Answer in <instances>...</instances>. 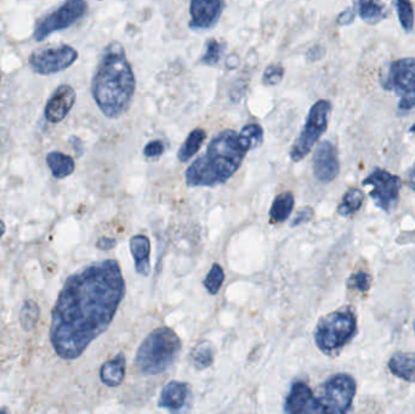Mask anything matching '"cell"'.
Listing matches in <instances>:
<instances>
[{
    "label": "cell",
    "mask_w": 415,
    "mask_h": 414,
    "mask_svg": "<svg viewBox=\"0 0 415 414\" xmlns=\"http://www.w3.org/2000/svg\"><path fill=\"white\" fill-rule=\"evenodd\" d=\"M125 294L117 260L89 265L69 276L52 309L50 339L63 360H76L115 318Z\"/></svg>",
    "instance_id": "1"
},
{
    "label": "cell",
    "mask_w": 415,
    "mask_h": 414,
    "mask_svg": "<svg viewBox=\"0 0 415 414\" xmlns=\"http://www.w3.org/2000/svg\"><path fill=\"white\" fill-rule=\"evenodd\" d=\"M135 88V76L124 47L120 42L109 43L91 80L95 102L106 117L118 118L129 109Z\"/></svg>",
    "instance_id": "2"
},
{
    "label": "cell",
    "mask_w": 415,
    "mask_h": 414,
    "mask_svg": "<svg viewBox=\"0 0 415 414\" xmlns=\"http://www.w3.org/2000/svg\"><path fill=\"white\" fill-rule=\"evenodd\" d=\"M248 152L239 134L234 130H223L210 141L205 153L187 168V185L213 187L229 182Z\"/></svg>",
    "instance_id": "3"
},
{
    "label": "cell",
    "mask_w": 415,
    "mask_h": 414,
    "mask_svg": "<svg viewBox=\"0 0 415 414\" xmlns=\"http://www.w3.org/2000/svg\"><path fill=\"white\" fill-rule=\"evenodd\" d=\"M356 393V382L348 374L328 378L316 396L304 382H295L287 395L286 414H348Z\"/></svg>",
    "instance_id": "4"
},
{
    "label": "cell",
    "mask_w": 415,
    "mask_h": 414,
    "mask_svg": "<svg viewBox=\"0 0 415 414\" xmlns=\"http://www.w3.org/2000/svg\"><path fill=\"white\" fill-rule=\"evenodd\" d=\"M181 339L169 327H159L142 342L135 364L144 374H159L174 363L181 351Z\"/></svg>",
    "instance_id": "5"
},
{
    "label": "cell",
    "mask_w": 415,
    "mask_h": 414,
    "mask_svg": "<svg viewBox=\"0 0 415 414\" xmlns=\"http://www.w3.org/2000/svg\"><path fill=\"white\" fill-rule=\"evenodd\" d=\"M357 331V320L350 309L334 311L318 322L315 342L321 351L334 353L345 347Z\"/></svg>",
    "instance_id": "6"
},
{
    "label": "cell",
    "mask_w": 415,
    "mask_h": 414,
    "mask_svg": "<svg viewBox=\"0 0 415 414\" xmlns=\"http://www.w3.org/2000/svg\"><path fill=\"white\" fill-rule=\"evenodd\" d=\"M332 111V104L327 100H319L312 106L306 123L296 139L291 150V160L293 162H300L311 152L313 146L327 130L329 114Z\"/></svg>",
    "instance_id": "7"
},
{
    "label": "cell",
    "mask_w": 415,
    "mask_h": 414,
    "mask_svg": "<svg viewBox=\"0 0 415 414\" xmlns=\"http://www.w3.org/2000/svg\"><path fill=\"white\" fill-rule=\"evenodd\" d=\"M385 89L400 96L399 107L410 111L415 106V58L405 57L391 63L384 83Z\"/></svg>",
    "instance_id": "8"
},
{
    "label": "cell",
    "mask_w": 415,
    "mask_h": 414,
    "mask_svg": "<svg viewBox=\"0 0 415 414\" xmlns=\"http://www.w3.org/2000/svg\"><path fill=\"white\" fill-rule=\"evenodd\" d=\"M88 9L83 0H69L36 23L34 39L43 42L55 32L63 31L82 19Z\"/></svg>",
    "instance_id": "9"
},
{
    "label": "cell",
    "mask_w": 415,
    "mask_h": 414,
    "mask_svg": "<svg viewBox=\"0 0 415 414\" xmlns=\"http://www.w3.org/2000/svg\"><path fill=\"white\" fill-rule=\"evenodd\" d=\"M363 185H372L373 190L369 196L373 198L375 206L390 213L394 210L396 204L400 201V190L402 186L400 176L394 175L384 169L375 171L363 180Z\"/></svg>",
    "instance_id": "10"
},
{
    "label": "cell",
    "mask_w": 415,
    "mask_h": 414,
    "mask_svg": "<svg viewBox=\"0 0 415 414\" xmlns=\"http://www.w3.org/2000/svg\"><path fill=\"white\" fill-rule=\"evenodd\" d=\"M78 58V52L69 45L44 47L32 54L30 65L32 69L42 76L63 72Z\"/></svg>",
    "instance_id": "11"
},
{
    "label": "cell",
    "mask_w": 415,
    "mask_h": 414,
    "mask_svg": "<svg viewBox=\"0 0 415 414\" xmlns=\"http://www.w3.org/2000/svg\"><path fill=\"white\" fill-rule=\"evenodd\" d=\"M340 163L335 146L329 141H323L317 146L313 155V173L319 182L328 184L337 179Z\"/></svg>",
    "instance_id": "12"
},
{
    "label": "cell",
    "mask_w": 415,
    "mask_h": 414,
    "mask_svg": "<svg viewBox=\"0 0 415 414\" xmlns=\"http://www.w3.org/2000/svg\"><path fill=\"white\" fill-rule=\"evenodd\" d=\"M225 3L220 0H193L190 6L192 30H209L218 23Z\"/></svg>",
    "instance_id": "13"
},
{
    "label": "cell",
    "mask_w": 415,
    "mask_h": 414,
    "mask_svg": "<svg viewBox=\"0 0 415 414\" xmlns=\"http://www.w3.org/2000/svg\"><path fill=\"white\" fill-rule=\"evenodd\" d=\"M76 91L71 85H60L50 98L47 100L45 109H44V117L50 123H58L67 117L69 111L72 109L76 102Z\"/></svg>",
    "instance_id": "14"
},
{
    "label": "cell",
    "mask_w": 415,
    "mask_h": 414,
    "mask_svg": "<svg viewBox=\"0 0 415 414\" xmlns=\"http://www.w3.org/2000/svg\"><path fill=\"white\" fill-rule=\"evenodd\" d=\"M190 386L181 382H170L166 384L161 393L158 407L168 409L172 413L179 414L186 408L190 399Z\"/></svg>",
    "instance_id": "15"
},
{
    "label": "cell",
    "mask_w": 415,
    "mask_h": 414,
    "mask_svg": "<svg viewBox=\"0 0 415 414\" xmlns=\"http://www.w3.org/2000/svg\"><path fill=\"white\" fill-rule=\"evenodd\" d=\"M130 252L135 261V269L137 274L148 276L150 271V239L145 235H136L130 239Z\"/></svg>",
    "instance_id": "16"
},
{
    "label": "cell",
    "mask_w": 415,
    "mask_h": 414,
    "mask_svg": "<svg viewBox=\"0 0 415 414\" xmlns=\"http://www.w3.org/2000/svg\"><path fill=\"white\" fill-rule=\"evenodd\" d=\"M125 369H126L125 356L123 353H118L113 360H109L101 367L100 379L104 385L111 388L120 386V384L124 382Z\"/></svg>",
    "instance_id": "17"
},
{
    "label": "cell",
    "mask_w": 415,
    "mask_h": 414,
    "mask_svg": "<svg viewBox=\"0 0 415 414\" xmlns=\"http://www.w3.org/2000/svg\"><path fill=\"white\" fill-rule=\"evenodd\" d=\"M390 371L397 378L408 383H415L414 352H397L389 361Z\"/></svg>",
    "instance_id": "18"
},
{
    "label": "cell",
    "mask_w": 415,
    "mask_h": 414,
    "mask_svg": "<svg viewBox=\"0 0 415 414\" xmlns=\"http://www.w3.org/2000/svg\"><path fill=\"white\" fill-rule=\"evenodd\" d=\"M47 164L52 171V175L55 176L56 179L67 177L76 169V164H74L72 157L61 153V152H50L47 155Z\"/></svg>",
    "instance_id": "19"
},
{
    "label": "cell",
    "mask_w": 415,
    "mask_h": 414,
    "mask_svg": "<svg viewBox=\"0 0 415 414\" xmlns=\"http://www.w3.org/2000/svg\"><path fill=\"white\" fill-rule=\"evenodd\" d=\"M294 196L291 192H283L276 197L271 207L270 217L273 223H283L291 217L294 209Z\"/></svg>",
    "instance_id": "20"
},
{
    "label": "cell",
    "mask_w": 415,
    "mask_h": 414,
    "mask_svg": "<svg viewBox=\"0 0 415 414\" xmlns=\"http://www.w3.org/2000/svg\"><path fill=\"white\" fill-rule=\"evenodd\" d=\"M205 139H207V133H205V130L197 128V129L191 131L190 135L187 136L186 141H185L183 145L181 146V149L177 152V158H179L182 163L188 162V160H191L193 155L197 153Z\"/></svg>",
    "instance_id": "21"
},
{
    "label": "cell",
    "mask_w": 415,
    "mask_h": 414,
    "mask_svg": "<svg viewBox=\"0 0 415 414\" xmlns=\"http://www.w3.org/2000/svg\"><path fill=\"white\" fill-rule=\"evenodd\" d=\"M214 360H215V349L212 342H201L193 347L191 352V361L193 366L199 371L210 367L213 364Z\"/></svg>",
    "instance_id": "22"
},
{
    "label": "cell",
    "mask_w": 415,
    "mask_h": 414,
    "mask_svg": "<svg viewBox=\"0 0 415 414\" xmlns=\"http://www.w3.org/2000/svg\"><path fill=\"white\" fill-rule=\"evenodd\" d=\"M364 202V193L359 188L352 187L344 195L343 201L337 207V213L341 217H350L357 213Z\"/></svg>",
    "instance_id": "23"
},
{
    "label": "cell",
    "mask_w": 415,
    "mask_h": 414,
    "mask_svg": "<svg viewBox=\"0 0 415 414\" xmlns=\"http://www.w3.org/2000/svg\"><path fill=\"white\" fill-rule=\"evenodd\" d=\"M357 6L359 17L364 21L372 23V25L381 21L386 16L385 6L381 3L366 0V1H359Z\"/></svg>",
    "instance_id": "24"
},
{
    "label": "cell",
    "mask_w": 415,
    "mask_h": 414,
    "mask_svg": "<svg viewBox=\"0 0 415 414\" xmlns=\"http://www.w3.org/2000/svg\"><path fill=\"white\" fill-rule=\"evenodd\" d=\"M39 315H41V310L36 301H25L20 312V323L22 328L26 331H33L36 322L39 320Z\"/></svg>",
    "instance_id": "25"
},
{
    "label": "cell",
    "mask_w": 415,
    "mask_h": 414,
    "mask_svg": "<svg viewBox=\"0 0 415 414\" xmlns=\"http://www.w3.org/2000/svg\"><path fill=\"white\" fill-rule=\"evenodd\" d=\"M239 138L243 141L244 145L248 147V150H254L264 141V130L259 124L245 125L239 133Z\"/></svg>",
    "instance_id": "26"
},
{
    "label": "cell",
    "mask_w": 415,
    "mask_h": 414,
    "mask_svg": "<svg viewBox=\"0 0 415 414\" xmlns=\"http://www.w3.org/2000/svg\"><path fill=\"white\" fill-rule=\"evenodd\" d=\"M223 50H225L223 43H220L216 39H209L205 43V52H204L201 63L208 65V66L218 65L220 58L223 56Z\"/></svg>",
    "instance_id": "27"
},
{
    "label": "cell",
    "mask_w": 415,
    "mask_h": 414,
    "mask_svg": "<svg viewBox=\"0 0 415 414\" xmlns=\"http://www.w3.org/2000/svg\"><path fill=\"white\" fill-rule=\"evenodd\" d=\"M223 281H225V272L223 268L218 264H214L210 271L208 272L203 285L210 294L215 295L218 294Z\"/></svg>",
    "instance_id": "28"
},
{
    "label": "cell",
    "mask_w": 415,
    "mask_h": 414,
    "mask_svg": "<svg viewBox=\"0 0 415 414\" xmlns=\"http://www.w3.org/2000/svg\"><path fill=\"white\" fill-rule=\"evenodd\" d=\"M397 8V14L400 19L401 25L405 28V32H410L414 27V9L410 1L399 0L394 3Z\"/></svg>",
    "instance_id": "29"
},
{
    "label": "cell",
    "mask_w": 415,
    "mask_h": 414,
    "mask_svg": "<svg viewBox=\"0 0 415 414\" xmlns=\"http://www.w3.org/2000/svg\"><path fill=\"white\" fill-rule=\"evenodd\" d=\"M283 77H284V68L280 65H270L264 72L262 82L266 85L273 87V85H278L283 80Z\"/></svg>",
    "instance_id": "30"
},
{
    "label": "cell",
    "mask_w": 415,
    "mask_h": 414,
    "mask_svg": "<svg viewBox=\"0 0 415 414\" xmlns=\"http://www.w3.org/2000/svg\"><path fill=\"white\" fill-rule=\"evenodd\" d=\"M370 276L366 272H358V274H353L351 277V280L348 282V285L356 287L358 290H368L369 285H370Z\"/></svg>",
    "instance_id": "31"
},
{
    "label": "cell",
    "mask_w": 415,
    "mask_h": 414,
    "mask_svg": "<svg viewBox=\"0 0 415 414\" xmlns=\"http://www.w3.org/2000/svg\"><path fill=\"white\" fill-rule=\"evenodd\" d=\"M315 217V210L312 207H305L301 209L300 212L298 213L296 218L291 223V228H296L302 224L310 223L312 219Z\"/></svg>",
    "instance_id": "32"
},
{
    "label": "cell",
    "mask_w": 415,
    "mask_h": 414,
    "mask_svg": "<svg viewBox=\"0 0 415 414\" xmlns=\"http://www.w3.org/2000/svg\"><path fill=\"white\" fill-rule=\"evenodd\" d=\"M164 152V144L159 140L150 141L146 145L144 153L147 158H157L161 157Z\"/></svg>",
    "instance_id": "33"
},
{
    "label": "cell",
    "mask_w": 415,
    "mask_h": 414,
    "mask_svg": "<svg viewBox=\"0 0 415 414\" xmlns=\"http://www.w3.org/2000/svg\"><path fill=\"white\" fill-rule=\"evenodd\" d=\"M353 19H355V14H353L352 9H348V10L344 11V12H341L339 15V17H337V23L341 25V26H345V25H348V23H352Z\"/></svg>",
    "instance_id": "34"
},
{
    "label": "cell",
    "mask_w": 415,
    "mask_h": 414,
    "mask_svg": "<svg viewBox=\"0 0 415 414\" xmlns=\"http://www.w3.org/2000/svg\"><path fill=\"white\" fill-rule=\"evenodd\" d=\"M115 246H117V241L115 239H109V237H102L96 243V247L101 250H109V249L115 248Z\"/></svg>",
    "instance_id": "35"
},
{
    "label": "cell",
    "mask_w": 415,
    "mask_h": 414,
    "mask_svg": "<svg viewBox=\"0 0 415 414\" xmlns=\"http://www.w3.org/2000/svg\"><path fill=\"white\" fill-rule=\"evenodd\" d=\"M407 177H408V184L410 188L415 191V163L412 166L410 171H407Z\"/></svg>",
    "instance_id": "36"
},
{
    "label": "cell",
    "mask_w": 415,
    "mask_h": 414,
    "mask_svg": "<svg viewBox=\"0 0 415 414\" xmlns=\"http://www.w3.org/2000/svg\"><path fill=\"white\" fill-rule=\"evenodd\" d=\"M4 232H5V224L0 220V237L4 235Z\"/></svg>",
    "instance_id": "37"
},
{
    "label": "cell",
    "mask_w": 415,
    "mask_h": 414,
    "mask_svg": "<svg viewBox=\"0 0 415 414\" xmlns=\"http://www.w3.org/2000/svg\"><path fill=\"white\" fill-rule=\"evenodd\" d=\"M0 414H8V408L3 407V408L0 409Z\"/></svg>",
    "instance_id": "38"
},
{
    "label": "cell",
    "mask_w": 415,
    "mask_h": 414,
    "mask_svg": "<svg viewBox=\"0 0 415 414\" xmlns=\"http://www.w3.org/2000/svg\"><path fill=\"white\" fill-rule=\"evenodd\" d=\"M410 131H412V133H415V124L410 128Z\"/></svg>",
    "instance_id": "39"
},
{
    "label": "cell",
    "mask_w": 415,
    "mask_h": 414,
    "mask_svg": "<svg viewBox=\"0 0 415 414\" xmlns=\"http://www.w3.org/2000/svg\"><path fill=\"white\" fill-rule=\"evenodd\" d=\"M0 80H1V76H0Z\"/></svg>",
    "instance_id": "40"
},
{
    "label": "cell",
    "mask_w": 415,
    "mask_h": 414,
    "mask_svg": "<svg viewBox=\"0 0 415 414\" xmlns=\"http://www.w3.org/2000/svg\"><path fill=\"white\" fill-rule=\"evenodd\" d=\"M414 331H415V323H414Z\"/></svg>",
    "instance_id": "41"
}]
</instances>
